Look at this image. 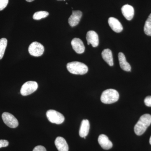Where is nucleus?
<instances>
[{"label": "nucleus", "mask_w": 151, "mask_h": 151, "mask_svg": "<svg viewBox=\"0 0 151 151\" xmlns=\"http://www.w3.org/2000/svg\"><path fill=\"white\" fill-rule=\"evenodd\" d=\"M151 124V115L149 114H144L135 126L134 130L135 134L138 136L142 135Z\"/></svg>", "instance_id": "obj_1"}, {"label": "nucleus", "mask_w": 151, "mask_h": 151, "mask_svg": "<svg viewBox=\"0 0 151 151\" xmlns=\"http://www.w3.org/2000/svg\"><path fill=\"white\" fill-rule=\"evenodd\" d=\"M67 68L70 73L76 75H84L88 71L87 65L78 61L68 63L67 64Z\"/></svg>", "instance_id": "obj_2"}, {"label": "nucleus", "mask_w": 151, "mask_h": 151, "mask_svg": "<svg viewBox=\"0 0 151 151\" xmlns=\"http://www.w3.org/2000/svg\"><path fill=\"white\" fill-rule=\"evenodd\" d=\"M119 98L118 91L114 89H108L103 91L100 97V100L104 104H110L116 103Z\"/></svg>", "instance_id": "obj_3"}, {"label": "nucleus", "mask_w": 151, "mask_h": 151, "mask_svg": "<svg viewBox=\"0 0 151 151\" xmlns=\"http://www.w3.org/2000/svg\"><path fill=\"white\" fill-rule=\"evenodd\" d=\"M46 116L49 121L53 124H61L65 120L63 114L53 110H48L47 112Z\"/></svg>", "instance_id": "obj_4"}, {"label": "nucleus", "mask_w": 151, "mask_h": 151, "mask_svg": "<svg viewBox=\"0 0 151 151\" xmlns=\"http://www.w3.org/2000/svg\"><path fill=\"white\" fill-rule=\"evenodd\" d=\"M37 88V83L36 81H27L22 86L20 93L23 96H27L35 92Z\"/></svg>", "instance_id": "obj_5"}, {"label": "nucleus", "mask_w": 151, "mask_h": 151, "mask_svg": "<svg viewBox=\"0 0 151 151\" xmlns=\"http://www.w3.org/2000/svg\"><path fill=\"white\" fill-rule=\"evenodd\" d=\"M28 51L29 54L32 56H40L43 54L44 47L41 44L35 42L30 45Z\"/></svg>", "instance_id": "obj_6"}, {"label": "nucleus", "mask_w": 151, "mask_h": 151, "mask_svg": "<svg viewBox=\"0 0 151 151\" xmlns=\"http://www.w3.org/2000/svg\"><path fill=\"white\" fill-rule=\"evenodd\" d=\"M2 118L6 125L11 128H16L18 126L17 119L11 113L4 112L2 115Z\"/></svg>", "instance_id": "obj_7"}, {"label": "nucleus", "mask_w": 151, "mask_h": 151, "mask_svg": "<svg viewBox=\"0 0 151 151\" xmlns=\"http://www.w3.org/2000/svg\"><path fill=\"white\" fill-rule=\"evenodd\" d=\"M86 39L88 45L91 44L93 47H96L99 45V37L97 33L94 31H89L86 35Z\"/></svg>", "instance_id": "obj_8"}, {"label": "nucleus", "mask_w": 151, "mask_h": 151, "mask_svg": "<svg viewBox=\"0 0 151 151\" xmlns=\"http://www.w3.org/2000/svg\"><path fill=\"white\" fill-rule=\"evenodd\" d=\"M72 48L77 53L82 54L85 51L84 46L83 42L80 39L75 38L71 42Z\"/></svg>", "instance_id": "obj_9"}, {"label": "nucleus", "mask_w": 151, "mask_h": 151, "mask_svg": "<svg viewBox=\"0 0 151 151\" xmlns=\"http://www.w3.org/2000/svg\"><path fill=\"white\" fill-rule=\"evenodd\" d=\"M82 13L80 11H73L72 14L68 20V23L71 27L77 25L80 21Z\"/></svg>", "instance_id": "obj_10"}, {"label": "nucleus", "mask_w": 151, "mask_h": 151, "mask_svg": "<svg viewBox=\"0 0 151 151\" xmlns=\"http://www.w3.org/2000/svg\"><path fill=\"white\" fill-rule=\"evenodd\" d=\"M108 22L110 27L115 32L120 33L122 32L123 30V27L122 25L117 19L113 17L109 18Z\"/></svg>", "instance_id": "obj_11"}, {"label": "nucleus", "mask_w": 151, "mask_h": 151, "mask_svg": "<svg viewBox=\"0 0 151 151\" xmlns=\"http://www.w3.org/2000/svg\"><path fill=\"white\" fill-rule=\"evenodd\" d=\"M98 143L102 148L105 150H110L113 147V143L105 134H101L98 139Z\"/></svg>", "instance_id": "obj_12"}, {"label": "nucleus", "mask_w": 151, "mask_h": 151, "mask_svg": "<svg viewBox=\"0 0 151 151\" xmlns=\"http://www.w3.org/2000/svg\"><path fill=\"white\" fill-rule=\"evenodd\" d=\"M122 12L124 16L128 20H131L134 17V10L132 6L125 5L122 7Z\"/></svg>", "instance_id": "obj_13"}, {"label": "nucleus", "mask_w": 151, "mask_h": 151, "mask_svg": "<svg viewBox=\"0 0 151 151\" xmlns=\"http://www.w3.org/2000/svg\"><path fill=\"white\" fill-rule=\"evenodd\" d=\"M55 144L58 151H68V146L66 141L62 137H58L55 141Z\"/></svg>", "instance_id": "obj_14"}, {"label": "nucleus", "mask_w": 151, "mask_h": 151, "mask_svg": "<svg viewBox=\"0 0 151 151\" xmlns=\"http://www.w3.org/2000/svg\"><path fill=\"white\" fill-rule=\"evenodd\" d=\"M118 57L120 64V67L123 70L126 71H131V66L129 63L127 62L126 57L124 53L122 52H119L118 55Z\"/></svg>", "instance_id": "obj_15"}, {"label": "nucleus", "mask_w": 151, "mask_h": 151, "mask_svg": "<svg viewBox=\"0 0 151 151\" xmlns=\"http://www.w3.org/2000/svg\"><path fill=\"white\" fill-rule=\"evenodd\" d=\"M90 124L88 120H83L81 123L79 134L82 138L86 137L89 133Z\"/></svg>", "instance_id": "obj_16"}, {"label": "nucleus", "mask_w": 151, "mask_h": 151, "mask_svg": "<svg viewBox=\"0 0 151 151\" xmlns=\"http://www.w3.org/2000/svg\"><path fill=\"white\" fill-rule=\"evenodd\" d=\"M102 56L105 62L110 65L112 66L114 65L113 53L111 50L106 49L104 50L102 52Z\"/></svg>", "instance_id": "obj_17"}, {"label": "nucleus", "mask_w": 151, "mask_h": 151, "mask_svg": "<svg viewBox=\"0 0 151 151\" xmlns=\"http://www.w3.org/2000/svg\"><path fill=\"white\" fill-rule=\"evenodd\" d=\"M7 45V40L5 38L0 39V60L1 59L4 54Z\"/></svg>", "instance_id": "obj_18"}, {"label": "nucleus", "mask_w": 151, "mask_h": 151, "mask_svg": "<svg viewBox=\"0 0 151 151\" xmlns=\"http://www.w3.org/2000/svg\"><path fill=\"white\" fill-rule=\"evenodd\" d=\"M144 32L147 35L151 36V14L145 22L144 26Z\"/></svg>", "instance_id": "obj_19"}, {"label": "nucleus", "mask_w": 151, "mask_h": 151, "mask_svg": "<svg viewBox=\"0 0 151 151\" xmlns=\"http://www.w3.org/2000/svg\"><path fill=\"white\" fill-rule=\"evenodd\" d=\"M49 15L48 12L45 11H40L35 12L33 16V18L35 20H40L46 18Z\"/></svg>", "instance_id": "obj_20"}, {"label": "nucleus", "mask_w": 151, "mask_h": 151, "mask_svg": "<svg viewBox=\"0 0 151 151\" xmlns=\"http://www.w3.org/2000/svg\"><path fill=\"white\" fill-rule=\"evenodd\" d=\"M9 0H0V11L3 10L7 6Z\"/></svg>", "instance_id": "obj_21"}, {"label": "nucleus", "mask_w": 151, "mask_h": 151, "mask_svg": "<svg viewBox=\"0 0 151 151\" xmlns=\"http://www.w3.org/2000/svg\"><path fill=\"white\" fill-rule=\"evenodd\" d=\"M145 104L146 106L147 107H151V96H147V97L145 98Z\"/></svg>", "instance_id": "obj_22"}, {"label": "nucleus", "mask_w": 151, "mask_h": 151, "mask_svg": "<svg viewBox=\"0 0 151 151\" xmlns=\"http://www.w3.org/2000/svg\"><path fill=\"white\" fill-rule=\"evenodd\" d=\"M9 145L8 141L6 140H0V148L7 147Z\"/></svg>", "instance_id": "obj_23"}, {"label": "nucleus", "mask_w": 151, "mask_h": 151, "mask_svg": "<svg viewBox=\"0 0 151 151\" xmlns=\"http://www.w3.org/2000/svg\"><path fill=\"white\" fill-rule=\"evenodd\" d=\"M33 151H47L46 149L42 146L39 145L36 147Z\"/></svg>", "instance_id": "obj_24"}, {"label": "nucleus", "mask_w": 151, "mask_h": 151, "mask_svg": "<svg viewBox=\"0 0 151 151\" xmlns=\"http://www.w3.org/2000/svg\"><path fill=\"white\" fill-rule=\"evenodd\" d=\"M27 1L29 2H32L33 1H34V0H26Z\"/></svg>", "instance_id": "obj_25"}, {"label": "nucleus", "mask_w": 151, "mask_h": 151, "mask_svg": "<svg viewBox=\"0 0 151 151\" xmlns=\"http://www.w3.org/2000/svg\"><path fill=\"white\" fill-rule=\"evenodd\" d=\"M150 145H151V136L150 138Z\"/></svg>", "instance_id": "obj_26"}, {"label": "nucleus", "mask_w": 151, "mask_h": 151, "mask_svg": "<svg viewBox=\"0 0 151 151\" xmlns=\"http://www.w3.org/2000/svg\"><path fill=\"white\" fill-rule=\"evenodd\" d=\"M58 1H60V0H58ZM64 1H65V0H64Z\"/></svg>", "instance_id": "obj_27"}]
</instances>
